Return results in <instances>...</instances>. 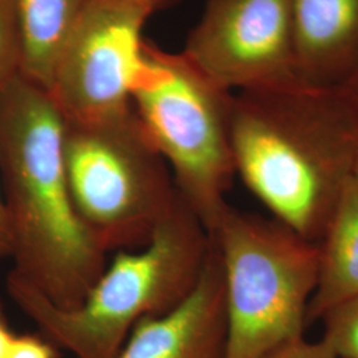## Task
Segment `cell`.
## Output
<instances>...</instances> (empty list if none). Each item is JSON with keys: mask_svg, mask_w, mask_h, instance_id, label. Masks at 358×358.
<instances>
[{"mask_svg": "<svg viewBox=\"0 0 358 358\" xmlns=\"http://www.w3.org/2000/svg\"><path fill=\"white\" fill-rule=\"evenodd\" d=\"M230 136L247 189L273 219L319 243L357 170L358 112L345 92L300 81L235 92Z\"/></svg>", "mask_w": 358, "mask_h": 358, "instance_id": "cell-1", "label": "cell"}, {"mask_svg": "<svg viewBox=\"0 0 358 358\" xmlns=\"http://www.w3.org/2000/svg\"><path fill=\"white\" fill-rule=\"evenodd\" d=\"M64 115L51 93L17 76L0 99V182L13 272L56 307L75 309L106 267L73 205Z\"/></svg>", "mask_w": 358, "mask_h": 358, "instance_id": "cell-2", "label": "cell"}, {"mask_svg": "<svg viewBox=\"0 0 358 358\" xmlns=\"http://www.w3.org/2000/svg\"><path fill=\"white\" fill-rule=\"evenodd\" d=\"M210 247L203 223L178 195L150 242L118 251L75 309L56 307L13 272L7 291L57 348L75 358H115L137 322L166 313L192 294Z\"/></svg>", "mask_w": 358, "mask_h": 358, "instance_id": "cell-3", "label": "cell"}, {"mask_svg": "<svg viewBox=\"0 0 358 358\" xmlns=\"http://www.w3.org/2000/svg\"><path fill=\"white\" fill-rule=\"evenodd\" d=\"M64 158L77 214L106 252L149 243L178 199L133 103L99 118L65 120Z\"/></svg>", "mask_w": 358, "mask_h": 358, "instance_id": "cell-4", "label": "cell"}, {"mask_svg": "<svg viewBox=\"0 0 358 358\" xmlns=\"http://www.w3.org/2000/svg\"><path fill=\"white\" fill-rule=\"evenodd\" d=\"M234 93L183 52L143 41V66L131 103L166 161L183 201L211 234L227 210L236 176L231 148Z\"/></svg>", "mask_w": 358, "mask_h": 358, "instance_id": "cell-5", "label": "cell"}, {"mask_svg": "<svg viewBox=\"0 0 358 358\" xmlns=\"http://www.w3.org/2000/svg\"><path fill=\"white\" fill-rule=\"evenodd\" d=\"M220 257L227 341L224 358H262L304 336L319 275V243L276 219L231 206L210 234Z\"/></svg>", "mask_w": 358, "mask_h": 358, "instance_id": "cell-6", "label": "cell"}, {"mask_svg": "<svg viewBox=\"0 0 358 358\" xmlns=\"http://www.w3.org/2000/svg\"><path fill=\"white\" fill-rule=\"evenodd\" d=\"M150 16L129 0H93L53 72L50 93L64 120L99 118L131 105Z\"/></svg>", "mask_w": 358, "mask_h": 358, "instance_id": "cell-7", "label": "cell"}, {"mask_svg": "<svg viewBox=\"0 0 358 358\" xmlns=\"http://www.w3.org/2000/svg\"><path fill=\"white\" fill-rule=\"evenodd\" d=\"M183 53L224 90L299 81L291 0H206Z\"/></svg>", "mask_w": 358, "mask_h": 358, "instance_id": "cell-8", "label": "cell"}, {"mask_svg": "<svg viewBox=\"0 0 358 358\" xmlns=\"http://www.w3.org/2000/svg\"><path fill=\"white\" fill-rule=\"evenodd\" d=\"M226 341L223 272L211 238L192 294L166 313L137 322L115 358H224Z\"/></svg>", "mask_w": 358, "mask_h": 358, "instance_id": "cell-9", "label": "cell"}, {"mask_svg": "<svg viewBox=\"0 0 358 358\" xmlns=\"http://www.w3.org/2000/svg\"><path fill=\"white\" fill-rule=\"evenodd\" d=\"M296 76L341 87L358 68V0H291Z\"/></svg>", "mask_w": 358, "mask_h": 358, "instance_id": "cell-10", "label": "cell"}, {"mask_svg": "<svg viewBox=\"0 0 358 358\" xmlns=\"http://www.w3.org/2000/svg\"><path fill=\"white\" fill-rule=\"evenodd\" d=\"M358 299V178L341 194L319 241V275L308 324Z\"/></svg>", "mask_w": 358, "mask_h": 358, "instance_id": "cell-11", "label": "cell"}, {"mask_svg": "<svg viewBox=\"0 0 358 358\" xmlns=\"http://www.w3.org/2000/svg\"><path fill=\"white\" fill-rule=\"evenodd\" d=\"M22 38L20 76L50 92L53 72L93 0H16Z\"/></svg>", "mask_w": 358, "mask_h": 358, "instance_id": "cell-12", "label": "cell"}, {"mask_svg": "<svg viewBox=\"0 0 358 358\" xmlns=\"http://www.w3.org/2000/svg\"><path fill=\"white\" fill-rule=\"evenodd\" d=\"M22 38L16 0H0V99L20 76Z\"/></svg>", "mask_w": 358, "mask_h": 358, "instance_id": "cell-13", "label": "cell"}, {"mask_svg": "<svg viewBox=\"0 0 358 358\" xmlns=\"http://www.w3.org/2000/svg\"><path fill=\"white\" fill-rule=\"evenodd\" d=\"M322 338L337 358H358V299L333 308L321 320Z\"/></svg>", "mask_w": 358, "mask_h": 358, "instance_id": "cell-14", "label": "cell"}, {"mask_svg": "<svg viewBox=\"0 0 358 358\" xmlns=\"http://www.w3.org/2000/svg\"><path fill=\"white\" fill-rule=\"evenodd\" d=\"M262 358H337V356L324 338L308 341L303 336L275 348Z\"/></svg>", "mask_w": 358, "mask_h": 358, "instance_id": "cell-15", "label": "cell"}, {"mask_svg": "<svg viewBox=\"0 0 358 358\" xmlns=\"http://www.w3.org/2000/svg\"><path fill=\"white\" fill-rule=\"evenodd\" d=\"M6 358H59V350L41 333L16 334Z\"/></svg>", "mask_w": 358, "mask_h": 358, "instance_id": "cell-16", "label": "cell"}, {"mask_svg": "<svg viewBox=\"0 0 358 358\" xmlns=\"http://www.w3.org/2000/svg\"><path fill=\"white\" fill-rule=\"evenodd\" d=\"M0 257H11V234L7 217V208L0 186Z\"/></svg>", "mask_w": 358, "mask_h": 358, "instance_id": "cell-17", "label": "cell"}, {"mask_svg": "<svg viewBox=\"0 0 358 358\" xmlns=\"http://www.w3.org/2000/svg\"><path fill=\"white\" fill-rule=\"evenodd\" d=\"M15 333L10 327V321L7 317L4 306L0 300V358L7 357V353L10 350V346L15 338Z\"/></svg>", "mask_w": 358, "mask_h": 358, "instance_id": "cell-18", "label": "cell"}, {"mask_svg": "<svg viewBox=\"0 0 358 358\" xmlns=\"http://www.w3.org/2000/svg\"><path fill=\"white\" fill-rule=\"evenodd\" d=\"M129 1L141 6L153 15V13H159V11L170 10L171 7L177 6L180 0H129Z\"/></svg>", "mask_w": 358, "mask_h": 358, "instance_id": "cell-19", "label": "cell"}, {"mask_svg": "<svg viewBox=\"0 0 358 358\" xmlns=\"http://www.w3.org/2000/svg\"><path fill=\"white\" fill-rule=\"evenodd\" d=\"M340 88L345 92L348 99L352 101L353 106L358 112V68L357 71L349 77Z\"/></svg>", "mask_w": 358, "mask_h": 358, "instance_id": "cell-20", "label": "cell"}, {"mask_svg": "<svg viewBox=\"0 0 358 358\" xmlns=\"http://www.w3.org/2000/svg\"><path fill=\"white\" fill-rule=\"evenodd\" d=\"M356 177L358 178V165H357V170H356Z\"/></svg>", "mask_w": 358, "mask_h": 358, "instance_id": "cell-21", "label": "cell"}]
</instances>
